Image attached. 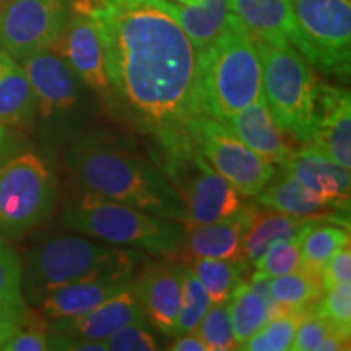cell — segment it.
Instances as JSON below:
<instances>
[{
	"label": "cell",
	"instance_id": "cell-1",
	"mask_svg": "<svg viewBox=\"0 0 351 351\" xmlns=\"http://www.w3.org/2000/svg\"><path fill=\"white\" fill-rule=\"evenodd\" d=\"M90 16L103 43L111 95L108 103L156 150L191 138L205 116L199 52L163 0H67Z\"/></svg>",
	"mask_w": 351,
	"mask_h": 351
},
{
	"label": "cell",
	"instance_id": "cell-2",
	"mask_svg": "<svg viewBox=\"0 0 351 351\" xmlns=\"http://www.w3.org/2000/svg\"><path fill=\"white\" fill-rule=\"evenodd\" d=\"M65 166L86 192L186 223L181 197L160 166L112 135L95 132L77 140L67 152Z\"/></svg>",
	"mask_w": 351,
	"mask_h": 351
},
{
	"label": "cell",
	"instance_id": "cell-3",
	"mask_svg": "<svg viewBox=\"0 0 351 351\" xmlns=\"http://www.w3.org/2000/svg\"><path fill=\"white\" fill-rule=\"evenodd\" d=\"M62 219L88 238L156 256L179 257L186 244V228L178 219L156 217L93 192L85 191L65 202Z\"/></svg>",
	"mask_w": 351,
	"mask_h": 351
},
{
	"label": "cell",
	"instance_id": "cell-4",
	"mask_svg": "<svg viewBox=\"0 0 351 351\" xmlns=\"http://www.w3.org/2000/svg\"><path fill=\"white\" fill-rule=\"evenodd\" d=\"M143 258L135 249L95 243L82 236H54L28 254L29 296L38 302L51 289L90 280L134 282Z\"/></svg>",
	"mask_w": 351,
	"mask_h": 351
},
{
	"label": "cell",
	"instance_id": "cell-5",
	"mask_svg": "<svg viewBox=\"0 0 351 351\" xmlns=\"http://www.w3.org/2000/svg\"><path fill=\"white\" fill-rule=\"evenodd\" d=\"M199 64L205 116L219 121L263 98L256 41L232 13L217 39L199 52Z\"/></svg>",
	"mask_w": 351,
	"mask_h": 351
},
{
	"label": "cell",
	"instance_id": "cell-6",
	"mask_svg": "<svg viewBox=\"0 0 351 351\" xmlns=\"http://www.w3.org/2000/svg\"><path fill=\"white\" fill-rule=\"evenodd\" d=\"M256 41V39H254ZM262 64V90L275 124L302 143L314 132L319 80L291 44L256 41Z\"/></svg>",
	"mask_w": 351,
	"mask_h": 351
},
{
	"label": "cell",
	"instance_id": "cell-7",
	"mask_svg": "<svg viewBox=\"0 0 351 351\" xmlns=\"http://www.w3.org/2000/svg\"><path fill=\"white\" fill-rule=\"evenodd\" d=\"M156 155L186 208V230L225 219L243 207L239 192L205 160L192 137Z\"/></svg>",
	"mask_w": 351,
	"mask_h": 351
},
{
	"label": "cell",
	"instance_id": "cell-8",
	"mask_svg": "<svg viewBox=\"0 0 351 351\" xmlns=\"http://www.w3.org/2000/svg\"><path fill=\"white\" fill-rule=\"evenodd\" d=\"M291 46L311 67L340 82L351 72V0H291Z\"/></svg>",
	"mask_w": 351,
	"mask_h": 351
},
{
	"label": "cell",
	"instance_id": "cell-9",
	"mask_svg": "<svg viewBox=\"0 0 351 351\" xmlns=\"http://www.w3.org/2000/svg\"><path fill=\"white\" fill-rule=\"evenodd\" d=\"M56 189L51 171L34 153L0 166V231L20 236L49 217Z\"/></svg>",
	"mask_w": 351,
	"mask_h": 351
},
{
	"label": "cell",
	"instance_id": "cell-10",
	"mask_svg": "<svg viewBox=\"0 0 351 351\" xmlns=\"http://www.w3.org/2000/svg\"><path fill=\"white\" fill-rule=\"evenodd\" d=\"M205 160L234 186L241 195L254 197L275 178V168L252 152L232 132L210 116H199L189 127Z\"/></svg>",
	"mask_w": 351,
	"mask_h": 351
},
{
	"label": "cell",
	"instance_id": "cell-11",
	"mask_svg": "<svg viewBox=\"0 0 351 351\" xmlns=\"http://www.w3.org/2000/svg\"><path fill=\"white\" fill-rule=\"evenodd\" d=\"M69 15L67 0H7L0 5V47L13 60L51 49Z\"/></svg>",
	"mask_w": 351,
	"mask_h": 351
},
{
	"label": "cell",
	"instance_id": "cell-12",
	"mask_svg": "<svg viewBox=\"0 0 351 351\" xmlns=\"http://www.w3.org/2000/svg\"><path fill=\"white\" fill-rule=\"evenodd\" d=\"M51 51L62 57L77 78L109 101V85L103 43L98 28L90 16L70 12L62 32L51 46Z\"/></svg>",
	"mask_w": 351,
	"mask_h": 351
},
{
	"label": "cell",
	"instance_id": "cell-13",
	"mask_svg": "<svg viewBox=\"0 0 351 351\" xmlns=\"http://www.w3.org/2000/svg\"><path fill=\"white\" fill-rule=\"evenodd\" d=\"M184 265L174 261H150L134 276L132 289L145 317L166 337L178 335Z\"/></svg>",
	"mask_w": 351,
	"mask_h": 351
},
{
	"label": "cell",
	"instance_id": "cell-14",
	"mask_svg": "<svg viewBox=\"0 0 351 351\" xmlns=\"http://www.w3.org/2000/svg\"><path fill=\"white\" fill-rule=\"evenodd\" d=\"M307 145L351 168V98L346 88L319 82L314 132Z\"/></svg>",
	"mask_w": 351,
	"mask_h": 351
},
{
	"label": "cell",
	"instance_id": "cell-15",
	"mask_svg": "<svg viewBox=\"0 0 351 351\" xmlns=\"http://www.w3.org/2000/svg\"><path fill=\"white\" fill-rule=\"evenodd\" d=\"M21 62L43 116H57L77 106L80 86L77 75L62 57L46 49L26 57Z\"/></svg>",
	"mask_w": 351,
	"mask_h": 351
},
{
	"label": "cell",
	"instance_id": "cell-16",
	"mask_svg": "<svg viewBox=\"0 0 351 351\" xmlns=\"http://www.w3.org/2000/svg\"><path fill=\"white\" fill-rule=\"evenodd\" d=\"M143 319H147L143 307L130 285L119 295L109 298L85 314L72 319H54L49 328L51 332L75 339L104 341L121 327Z\"/></svg>",
	"mask_w": 351,
	"mask_h": 351
},
{
	"label": "cell",
	"instance_id": "cell-17",
	"mask_svg": "<svg viewBox=\"0 0 351 351\" xmlns=\"http://www.w3.org/2000/svg\"><path fill=\"white\" fill-rule=\"evenodd\" d=\"M283 168L320 199L328 202L340 212L348 213L350 169L343 168L324 153L314 150L309 145L300 152H293Z\"/></svg>",
	"mask_w": 351,
	"mask_h": 351
},
{
	"label": "cell",
	"instance_id": "cell-18",
	"mask_svg": "<svg viewBox=\"0 0 351 351\" xmlns=\"http://www.w3.org/2000/svg\"><path fill=\"white\" fill-rule=\"evenodd\" d=\"M256 207L243 205L231 217L210 225L186 230V244L181 256L187 261L197 257L243 261V241Z\"/></svg>",
	"mask_w": 351,
	"mask_h": 351
},
{
	"label": "cell",
	"instance_id": "cell-19",
	"mask_svg": "<svg viewBox=\"0 0 351 351\" xmlns=\"http://www.w3.org/2000/svg\"><path fill=\"white\" fill-rule=\"evenodd\" d=\"M232 134L270 165H285L293 155L283 137V130L275 124L265 98L249 104L243 111L219 119Z\"/></svg>",
	"mask_w": 351,
	"mask_h": 351
},
{
	"label": "cell",
	"instance_id": "cell-20",
	"mask_svg": "<svg viewBox=\"0 0 351 351\" xmlns=\"http://www.w3.org/2000/svg\"><path fill=\"white\" fill-rule=\"evenodd\" d=\"M257 195L258 204L262 207L293 215V217L324 218L348 226V213L340 212L328 202L320 199L317 194H314L311 189H307L304 184L298 181L295 176L287 171L276 181L271 179Z\"/></svg>",
	"mask_w": 351,
	"mask_h": 351
},
{
	"label": "cell",
	"instance_id": "cell-21",
	"mask_svg": "<svg viewBox=\"0 0 351 351\" xmlns=\"http://www.w3.org/2000/svg\"><path fill=\"white\" fill-rule=\"evenodd\" d=\"M230 10L256 41L291 44L295 36L291 0H230Z\"/></svg>",
	"mask_w": 351,
	"mask_h": 351
},
{
	"label": "cell",
	"instance_id": "cell-22",
	"mask_svg": "<svg viewBox=\"0 0 351 351\" xmlns=\"http://www.w3.org/2000/svg\"><path fill=\"white\" fill-rule=\"evenodd\" d=\"M130 285L132 282H112V280H90V282L64 285L47 291L38 301V306L44 317L51 320L72 319L95 309L109 298L119 295Z\"/></svg>",
	"mask_w": 351,
	"mask_h": 351
},
{
	"label": "cell",
	"instance_id": "cell-23",
	"mask_svg": "<svg viewBox=\"0 0 351 351\" xmlns=\"http://www.w3.org/2000/svg\"><path fill=\"white\" fill-rule=\"evenodd\" d=\"M228 307L238 350L265 326L267 320L283 313L278 302L271 298L267 280L252 283L241 282L232 291Z\"/></svg>",
	"mask_w": 351,
	"mask_h": 351
},
{
	"label": "cell",
	"instance_id": "cell-24",
	"mask_svg": "<svg viewBox=\"0 0 351 351\" xmlns=\"http://www.w3.org/2000/svg\"><path fill=\"white\" fill-rule=\"evenodd\" d=\"M317 221H328V219L293 217V215L276 212L271 208H256L247 231L244 234L243 261L247 265H254L271 243L295 238Z\"/></svg>",
	"mask_w": 351,
	"mask_h": 351
},
{
	"label": "cell",
	"instance_id": "cell-25",
	"mask_svg": "<svg viewBox=\"0 0 351 351\" xmlns=\"http://www.w3.org/2000/svg\"><path fill=\"white\" fill-rule=\"evenodd\" d=\"M163 5L191 38L197 52H202L223 32L230 19V0H202L199 5L189 7L163 0Z\"/></svg>",
	"mask_w": 351,
	"mask_h": 351
},
{
	"label": "cell",
	"instance_id": "cell-26",
	"mask_svg": "<svg viewBox=\"0 0 351 351\" xmlns=\"http://www.w3.org/2000/svg\"><path fill=\"white\" fill-rule=\"evenodd\" d=\"M38 103L28 77L21 65L13 64L0 75V124L3 127L29 125Z\"/></svg>",
	"mask_w": 351,
	"mask_h": 351
},
{
	"label": "cell",
	"instance_id": "cell-27",
	"mask_svg": "<svg viewBox=\"0 0 351 351\" xmlns=\"http://www.w3.org/2000/svg\"><path fill=\"white\" fill-rule=\"evenodd\" d=\"M346 243H350L348 226L333 221L314 223L302 234L300 269L320 278L326 262Z\"/></svg>",
	"mask_w": 351,
	"mask_h": 351
},
{
	"label": "cell",
	"instance_id": "cell-28",
	"mask_svg": "<svg viewBox=\"0 0 351 351\" xmlns=\"http://www.w3.org/2000/svg\"><path fill=\"white\" fill-rule=\"evenodd\" d=\"M244 261H223V258H192L191 269L197 280L207 291L212 304H225L236 287L243 282V274L247 270Z\"/></svg>",
	"mask_w": 351,
	"mask_h": 351
},
{
	"label": "cell",
	"instance_id": "cell-29",
	"mask_svg": "<svg viewBox=\"0 0 351 351\" xmlns=\"http://www.w3.org/2000/svg\"><path fill=\"white\" fill-rule=\"evenodd\" d=\"M269 282V280H267ZM270 295L283 311H309L322 298V283L304 270L275 276L269 282Z\"/></svg>",
	"mask_w": 351,
	"mask_h": 351
},
{
	"label": "cell",
	"instance_id": "cell-30",
	"mask_svg": "<svg viewBox=\"0 0 351 351\" xmlns=\"http://www.w3.org/2000/svg\"><path fill=\"white\" fill-rule=\"evenodd\" d=\"M307 311H283L269 319L261 330L243 345L247 351H287L291 350L296 328Z\"/></svg>",
	"mask_w": 351,
	"mask_h": 351
},
{
	"label": "cell",
	"instance_id": "cell-31",
	"mask_svg": "<svg viewBox=\"0 0 351 351\" xmlns=\"http://www.w3.org/2000/svg\"><path fill=\"white\" fill-rule=\"evenodd\" d=\"M313 226V225H311ZM306 230L295 238L280 239L271 243L267 251L254 263L256 271L252 274V282H262L275 276H282L300 270L301 265V239Z\"/></svg>",
	"mask_w": 351,
	"mask_h": 351
},
{
	"label": "cell",
	"instance_id": "cell-32",
	"mask_svg": "<svg viewBox=\"0 0 351 351\" xmlns=\"http://www.w3.org/2000/svg\"><path fill=\"white\" fill-rule=\"evenodd\" d=\"M208 295L189 265H184L181 309L178 317V335L195 332L197 326L210 307Z\"/></svg>",
	"mask_w": 351,
	"mask_h": 351
},
{
	"label": "cell",
	"instance_id": "cell-33",
	"mask_svg": "<svg viewBox=\"0 0 351 351\" xmlns=\"http://www.w3.org/2000/svg\"><path fill=\"white\" fill-rule=\"evenodd\" d=\"M195 332L205 341L208 351L238 350L232 333V324L228 302L225 304H210L204 317L197 326Z\"/></svg>",
	"mask_w": 351,
	"mask_h": 351
},
{
	"label": "cell",
	"instance_id": "cell-34",
	"mask_svg": "<svg viewBox=\"0 0 351 351\" xmlns=\"http://www.w3.org/2000/svg\"><path fill=\"white\" fill-rule=\"evenodd\" d=\"M21 283L23 267L19 254L0 238V306L26 307Z\"/></svg>",
	"mask_w": 351,
	"mask_h": 351
},
{
	"label": "cell",
	"instance_id": "cell-35",
	"mask_svg": "<svg viewBox=\"0 0 351 351\" xmlns=\"http://www.w3.org/2000/svg\"><path fill=\"white\" fill-rule=\"evenodd\" d=\"M104 343L111 351H155L161 348L147 319L121 327L109 335Z\"/></svg>",
	"mask_w": 351,
	"mask_h": 351
},
{
	"label": "cell",
	"instance_id": "cell-36",
	"mask_svg": "<svg viewBox=\"0 0 351 351\" xmlns=\"http://www.w3.org/2000/svg\"><path fill=\"white\" fill-rule=\"evenodd\" d=\"M345 332L351 333V330H345L330 320L324 319L313 309H309L302 315L300 326L296 328L295 340H293L291 350L295 351H317V346L320 341H324L327 337L333 335V333Z\"/></svg>",
	"mask_w": 351,
	"mask_h": 351
},
{
	"label": "cell",
	"instance_id": "cell-37",
	"mask_svg": "<svg viewBox=\"0 0 351 351\" xmlns=\"http://www.w3.org/2000/svg\"><path fill=\"white\" fill-rule=\"evenodd\" d=\"M47 324L41 317H36L32 311H26L21 326L19 327L2 350L5 351H44L51 350Z\"/></svg>",
	"mask_w": 351,
	"mask_h": 351
},
{
	"label": "cell",
	"instance_id": "cell-38",
	"mask_svg": "<svg viewBox=\"0 0 351 351\" xmlns=\"http://www.w3.org/2000/svg\"><path fill=\"white\" fill-rule=\"evenodd\" d=\"M314 311L335 326L351 330V283L343 282L328 288L326 298H320Z\"/></svg>",
	"mask_w": 351,
	"mask_h": 351
},
{
	"label": "cell",
	"instance_id": "cell-39",
	"mask_svg": "<svg viewBox=\"0 0 351 351\" xmlns=\"http://www.w3.org/2000/svg\"><path fill=\"white\" fill-rule=\"evenodd\" d=\"M351 278V249L350 243L341 245L333 252V256L328 258L320 271V283L322 289L327 291L333 285H339L343 282H350Z\"/></svg>",
	"mask_w": 351,
	"mask_h": 351
},
{
	"label": "cell",
	"instance_id": "cell-40",
	"mask_svg": "<svg viewBox=\"0 0 351 351\" xmlns=\"http://www.w3.org/2000/svg\"><path fill=\"white\" fill-rule=\"evenodd\" d=\"M28 307H10L0 306V350L7 343V340L19 330Z\"/></svg>",
	"mask_w": 351,
	"mask_h": 351
},
{
	"label": "cell",
	"instance_id": "cell-41",
	"mask_svg": "<svg viewBox=\"0 0 351 351\" xmlns=\"http://www.w3.org/2000/svg\"><path fill=\"white\" fill-rule=\"evenodd\" d=\"M169 350L173 351H208L205 341L202 340V337L195 332H189L179 335V339L173 341V345L169 346Z\"/></svg>",
	"mask_w": 351,
	"mask_h": 351
},
{
	"label": "cell",
	"instance_id": "cell-42",
	"mask_svg": "<svg viewBox=\"0 0 351 351\" xmlns=\"http://www.w3.org/2000/svg\"><path fill=\"white\" fill-rule=\"evenodd\" d=\"M13 64H15V60H13L7 52L0 47V75H3V73H5Z\"/></svg>",
	"mask_w": 351,
	"mask_h": 351
},
{
	"label": "cell",
	"instance_id": "cell-43",
	"mask_svg": "<svg viewBox=\"0 0 351 351\" xmlns=\"http://www.w3.org/2000/svg\"><path fill=\"white\" fill-rule=\"evenodd\" d=\"M7 142H8V130L7 127L0 124V155L3 153V148L7 147Z\"/></svg>",
	"mask_w": 351,
	"mask_h": 351
},
{
	"label": "cell",
	"instance_id": "cell-44",
	"mask_svg": "<svg viewBox=\"0 0 351 351\" xmlns=\"http://www.w3.org/2000/svg\"><path fill=\"white\" fill-rule=\"evenodd\" d=\"M176 3H181V5H189V7H195L199 5L202 0H173Z\"/></svg>",
	"mask_w": 351,
	"mask_h": 351
},
{
	"label": "cell",
	"instance_id": "cell-45",
	"mask_svg": "<svg viewBox=\"0 0 351 351\" xmlns=\"http://www.w3.org/2000/svg\"><path fill=\"white\" fill-rule=\"evenodd\" d=\"M7 2V0H0V5H2V3H5Z\"/></svg>",
	"mask_w": 351,
	"mask_h": 351
}]
</instances>
